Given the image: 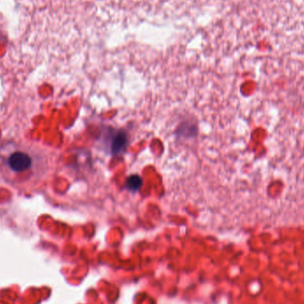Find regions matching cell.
I'll return each instance as SVG.
<instances>
[{"instance_id":"cell-2","label":"cell","mask_w":304,"mask_h":304,"mask_svg":"<svg viewBox=\"0 0 304 304\" xmlns=\"http://www.w3.org/2000/svg\"><path fill=\"white\" fill-rule=\"evenodd\" d=\"M128 136L124 132H118L111 142V150L113 155L123 154L128 147Z\"/></svg>"},{"instance_id":"cell-1","label":"cell","mask_w":304,"mask_h":304,"mask_svg":"<svg viewBox=\"0 0 304 304\" xmlns=\"http://www.w3.org/2000/svg\"><path fill=\"white\" fill-rule=\"evenodd\" d=\"M38 157L28 148L16 144L0 148V170L9 180H30L38 173Z\"/></svg>"},{"instance_id":"cell-3","label":"cell","mask_w":304,"mask_h":304,"mask_svg":"<svg viewBox=\"0 0 304 304\" xmlns=\"http://www.w3.org/2000/svg\"><path fill=\"white\" fill-rule=\"evenodd\" d=\"M142 186V179L137 174H133L128 178L125 182V188L130 191L135 192L141 189Z\"/></svg>"}]
</instances>
